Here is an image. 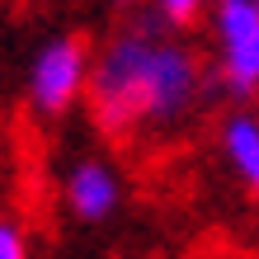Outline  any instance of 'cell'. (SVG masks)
<instances>
[{"mask_svg": "<svg viewBox=\"0 0 259 259\" xmlns=\"http://www.w3.org/2000/svg\"><path fill=\"white\" fill-rule=\"evenodd\" d=\"M0 259H28V240L14 222H0Z\"/></svg>", "mask_w": 259, "mask_h": 259, "instance_id": "7", "label": "cell"}, {"mask_svg": "<svg viewBox=\"0 0 259 259\" xmlns=\"http://www.w3.org/2000/svg\"><path fill=\"white\" fill-rule=\"evenodd\" d=\"M217 48H222V85L231 95L259 90V0H217Z\"/></svg>", "mask_w": 259, "mask_h": 259, "instance_id": "2", "label": "cell"}, {"mask_svg": "<svg viewBox=\"0 0 259 259\" xmlns=\"http://www.w3.org/2000/svg\"><path fill=\"white\" fill-rule=\"evenodd\" d=\"M222 151L231 170L245 179V189L259 198V118L254 113H231L222 123Z\"/></svg>", "mask_w": 259, "mask_h": 259, "instance_id": "5", "label": "cell"}, {"mask_svg": "<svg viewBox=\"0 0 259 259\" xmlns=\"http://www.w3.org/2000/svg\"><path fill=\"white\" fill-rule=\"evenodd\" d=\"M118 5H132V0H118Z\"/></svg>", "mask_w": 259, "mask_h": 259, "instance_id": "8", "label": "cell"}, {"mask_svg": "<svg viewBox=\"0 0 259 259\" xmlns=\"http://www.w3.org/2000/svg\"><path fill=\"white\" fill-rule=\"evenodd\" d=\"M85 95L104 137L170 127L203 95V66L189 48L160 38L156 24H137L99 52V62H90Z\"/></svg>", "mask_w": 259, "mask_h": 259, "instance_id": "1", "label": "cell"}, {"mask_svg": "<svg viewBox=\"0 0 259 259\" xmlns=\"http://www.w3.org/2000/svg\"><path fill=\"white\" fill-rule=\"evenodd\" d=\"M85 80H90V52L80 38H52L48 48L38 52L33 75H28V99H33L38 113H66L75 99L85 95Z\"/></svg>", "mask_w": 259, "mask_h": 259, "instance_id": "3", "label": "cell"}, {"mask_svg": "<svg viewBox=\"0 0 259 259\" xmlns=\"http://www.w3.org/2000/svg\"><path fill=\"white\" fill-rule=\"evenodd\" d=\"M118 198H123L118 175L104 160H80L71 170V179H66V203H71V212L80 222H104L118 207Z\"/></svg>", "mask_w": 259, "mask_h": 259, "instance_id": "4", "label": "cell"}, {"mask_svg": "<svg viewBox=\"0 0 259 259\" xmlns=\"http://www.w3.org/2000/svg\"><path fill=\"white\" fill-rule=\"evenodd\" d=\"M207 10V0H156V19L160 24H193Z\"/></svg>", "mask_w": 259, "mask_h": 259, "instance_id": "6", "label": "cell"}]
</instances>
